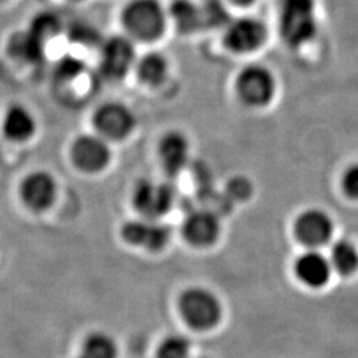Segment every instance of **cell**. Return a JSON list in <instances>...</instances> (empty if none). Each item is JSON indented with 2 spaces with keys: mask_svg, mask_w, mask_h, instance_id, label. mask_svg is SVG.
<instances>
[{
  "mask_svg": "<svg viewBox=\"0 0 358 358\" xmlns=\"http://www.w3.org/2000/svg\"><path fill=\"white\" fill-rule=\"evenodd\" d=\"M122 24L133 38L153 41L166 26V15L158 0H131L124 8Z\"/></svg>",
  "mask_w": 358,
  "mask_h": 358,
  "instance_id": "cell-1",
  "label": "cell"
},
{
  "mask_svg": "<svg viewBox=\"0 0 358 358\" xmlns=\"http://www.w3.org/2000/svg\"><path fill=\"white\" fill-rule=\"evenodd\" d=\"M280 29L282 38L292 45H301L316 35L315 0H282Z\"/></svg>",
  "mask_w": 358,
  "mask_h": 358,
  "instance_id": "cell-2",
  "label": "cell"
},
{
  "mask_svg": "<svg viewBox=\"0 0 358 358\" xmlns=\"http://www.w3.org/2000/svg\"><path fill=\"white\" fill-rule=\"evenodd\" d=\"M59 31L57 17L41 13L32 20L26 32L17 34L10 43V51L27 63H38L44 53L45 41Z\"/></svg>",
  "mask_w": 358,
  "mask_h": 358,
  "instance_id": "cell-3",
  "label": "cell"
},
{
  "mask_svg": "<svg viewBox=\"0 0 358 358\" xmlns=\"http://www.w3.org/2000/svg\"><path fill=\"white\" fill-rule=\"evenodd\" d=\"M179 310L194 329L206 331L215 327L222 316V307L217 297L205 288H190L179 299Z\"/></svg>",
  "mask_w": 358,
  "mask_h": 358,
  "instance_id": "cell-4",
  "label": "cell"
},
{
  "mask_svg": "<svg viewBox=\"0 0 358 358\" xmlns=\"http://www.w3.org/2000/svg\"><path fill=\"white\" fill-rule=\"evenodd\" d=\"M174 189L169 183H157L150 179H141L133 190V205L148 219H157L170 211L174 202Z\"/></svg>",
  "mask_w": 358,
  "mask_h": 358,
  "instance_id": "cell-5",
  "label": "cell"
},
{
  "mask_svg": "<svg viewBox=\"0 0 358 358\" xmlns=\"http://www.w3.org/2000/svg\"><path fill=\"white\" fill-rule=\"evenodd\" d=\"M275 77L262 65H250L236 78V90L244 103L262 106L275 94Z\"/></svg>",
  "mask_w": 358,
  "mask_h": 358,
  "instance_id": "cell-6",
  "label": "cell"
},
{
  "mask_svg": "<svg viewBox=\"0 0 358 358\" xmlns=\"http://www.w3.org/2000/svg\"><path fill=\"white\" fill-rule=\"evenodd\" d=\"M93 124L103 138L118 141L131 133L136 127V118L125 105L106 103L96 110Z\"/></svg>",
  "mask_w": 358,
  "mask_h": 358,
  "instance_id": "cell-7",
  "label": "cell"
},
{
  "mask_svg": "<svg viewBox=\"0 0 358 358\" xmlns=\"http://www.w3.org/2000/svg\"><path fill=\"white\" fill-rule=\"evenodd\" d=\"M71 155L80 170L97 173L110 161V149L101 136H81L73 142Z\"/></svg>",
  "mask_w": 358,
  "mask_h": 358,
  "instance_id": "cell-8",
  "label": "cell"
},
{
  "mask_svg": "<svg viewBox=\"0 0 358 358\" xmlns=\"http://www.w3.org/2000/svg\"><path fill=\"white\" fill-rule=\"evenodd\" d=\"M121 234L129 244L155 251L166 245L171 231L166 224L145 217L127 222Z\"/></svg>",
  "mask_w": 358,
  "mask_h": 358,
  "instance_id": "cell-9",
  "label": "cell"
},
{
  "mask_svg": "<svg viewBox=\"0 0 358 358\" xmlns=\"http://www.w3.org/2000/svg\"><path fill=\"white\" fill-rule=\"evenodd\" d=\"M266 38V27L255 17H241L231 22L224 34L231 51L247 53L259 48Z\"/></svg>",
  "mask_w": 358,
  "mask_h": 358,
  "instance_id": "cell-10",
  "label": "cell"
},
{
  "mask_svg": "<svg viewBox=\"0 0 358 358\" xmlns=\"http://www.w3.org/2000/svg\"><path fill=\"white\" fill-rule=\"evenodd\" d=\"M134 62V47L129 38L115 36L108 38L103 45L100 66L109 78H121L128 73Z\"/></svg>",
  "mask_w": 358,
  "mask_h": 358,
  "instance_id": "cell-11",
  "label": "cell"
},
{
  "mask_svg": "<svg viewBox=\"0 0 358 358\" xmlns=\"http://www.w3.org/2000/svg\"><path fill=\"white\" fill-rule=\"evenodd\" d=\"M294 234L301 243L309 247H319L327 243L332 236V219L321 210H308L297 217Z\"/></svg>",
  "mask_w": 358,
  "mask_h": 358,
  "instance_id": "cell-12",
  "label": "cell"
},
{
  "mask_svg": "<svg viewBox=\"0 0 358 358\" xmlns=\"http://www.w3.org/2000/svg\"><path fill=\"white\" fill-rule=\"evenodd\" d=\"M56 180L47 171H34L28 174L20 186L23 202L34 211L47 210L56 198Z\"/></svg>",
  "mask_w": 358,
  "mask_h": 358,
  "instance_id": "cell-13",
  "label": "cell"
},
{
  "mask_svg": "<svg viewBox=\"0 0 358 358\" xmlns=\"http://www.w3.org/2000/svg\"><path fill=\"white\" fill-rule=\"evenodd\" d=\"M183 235L186 241L196 247L214 243L219 236V220L210 210H195L183 222Z\"/></svg>",
  "mask_w": 358,
  "mask_h": 358,
  "instance_id": "cell-14",
  "label": "cell"
},
{
  "mask_svg": "<svg viewBox=\"0 0 358 358\" xmlns=\"http://www.w3.org/2000/svg\"><path fill=\"white\" fill-rule=\"evenodd\" d=\"M189 141L180 131H169L159 142V158L169 176L179 174L189 161Z\"/></svg>",
  "mask_w": 358,
  "mask_h": 358,
  "instance_id": "cell-15",
  "label": "cell"
},
{
  "mask_svg": "<svg viewBox=\"0 0 358 358\" xmlns=\"http://www.w3.org/2000/svg\"><path fill=\"white\" fill-rule=\"evenodd\" d=\"M331 262L316 251H309L300 256L294 263L297 279L308 287L320 288L331 278Z\"/></svg>",
  "mask_w": 358,
  "mask_h": 358,
  "instance_id": "cell-16",
  "label": "cell"
},
{
  "mask_svg": "<svg viewBox=\"0 0 358 358\" xmlns=\"http://www.w3.org/2000/svg\"><path fill=\"white\" fill-rule=\"evenodd\" d=\"M1 129L6 138L15 142L27 141L36 130V121L24 105L13 103L3 115Z\"/></svg>",
  "mask_w": 358,
  "mask_h": 358,
  "instance_id": "cell-17",
  "label": "cell"
},
{
  "mask_svg": "<svg viewBox=\"0 0 358 358\" xmlns=\"http://www.w3.org/2000/svg\"><path fill=\"white\" fill-rule=\"evenodd\" d=\"M170 15L182 32H192L203 26L202 10L192 0H174L170 7Z\"/></svg>",
  "mask_w": 358,
  "mask_h": 358,
  "instance_id": "cell-18",
  "label": "cell"
},
{
  "mask_svg": "<svg viewBox=\"0 0 358 358\" xmlns=\"http://www.w3.org/2000/svg\"><path fill=\"white\" fill-rule=\"evenodd\" d=\"M167 60L161 53H149L143 56L137 66L138 77L142 83L157 87L164 83L167 76Z\"/></svg>",
  "mask_w": 358,
  "mask_h": 358,
  "instance_id": "cell-19",
  "label": "cell"
},
{
  "mask_svg": "<svg viewBox=\"0 0 358 358\" xmlns=\"http://www.w3.org/2000/svg\"><path fill=\"white\" fill-rule=\"evenodd\" d=\"M117 346L113 338L101 332L90 333L84 340L77 358H115Z\"/></svg>",
  "mask_w": 358,
  "mask_h": 358,
  "instance_id": "cell-20",
  "label": "cell"
},
{
  "mask_svg": "<svg viewBox=\"0 0 358 358\" xmlns=\"http://www.w3.org/2000/svg\"><path fill=\"white\" fill-rule=\"evenodd\" d=\"M331 266L341 275H350L358 268V252L356 247L346 241H340L331 251Z\"/></svg>",
  "mask_w": 358,
  "mask_h": 358,
  "instance_id": "cell-21",
  "label": "cell"
},
{
  "mask_svg": "<svg viewBox=\"0 0 358 358\" xmlns=\"http://www.w3.org/2000/svg\"><path fill=\"white\" fill-rule=\"evenodd\" d=\"M158 358H189L190 341L180 334L166 337L157 352Z\"/></svg>",
  "mask_w": 358,
  "mask_h": 358,
  "instance_id": "cell-22",
  "label": "cell"
},
{
  "mask_svg": "<svg viewBox=\"0 0 358 358\" xmlns=\"http://www.w3.org/2000/svg\"><path fill=\"white\" fill-rule=\"evenodd\" d=\"M202 10V19L203 24H210V26H219L227 19V13L224 7L215 0H211L206 4Z\"/></svg>",
  "mask_w": 358,
  "mask_h": 358,
  "instance_id": "cell-23",
  "label": "cell"
},
{
  "mask_svg": "<svg viewBox=\"0 0 358 358\" xmlns=\"http://www.w3.org/2000/svg\"><path fill=\"white\" fill-rule=\"evenodd\" d=\"M84 69V65L81 63V60L75 59V57H64L60 60V63L57 65V75L63 80H69V78H75L78 76Z\"/></svg>",
  "mask_w": 358,
  "mask_h": 358,
  "instance_id": "cell-24",
  "label": "cell"
},
{
  "mask_svg": "<svg viewBox=\"0 0 358 358\" xmlns=\"http://www.w3.org/2000/svg\"><path fill=\"white\" fill-rule=\"evenodd\" d=\"M343 187L352 198H358V164L348 167L343 176Z\"/></svg>",
  "mask_w": 358,
  "mask_h": 358,
  "instance_id": "cell-25",
  "label": "cell"
},
{
  "mask_svg": "<svg viewBox=\"0 0 358 358\" xmlns=\"http://www.w3.org/2000/svg\"><path fill=\"white\" fill-rule=\"evenodd\" d=\"M232 1L236 3V4H239V6H248V4L254 3L255 0H232Z\"/></svg>",
  "mask_w": 358,
  "mask_h": 358,
  "instance_id": "cell-26",
  "label": "cell"
},
{
  "mask_svg": "<svg viewBox=\"0 0 358 358\" xmlns=\"http://www.w3.org/2000/svg\"><path fill=\"white\" fill-rule=\"evenodd\" d=\"M0 1H3V0H0Z\"/></svg>",
  "mask_w": 358,
  "mask_h": 358,
  "instance_id": "cell-27",
  "label": "cell"
}]
</instances>
